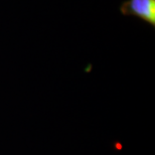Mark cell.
I'll return each instance as SVG.
<instances>
[{
	"mask_svg": "<svg viewBox=\"0 0 155 155\" xmlns=\"http://www.w3.org/2000/svg\"><path fill=\"white\" fill-rule=\"evenodd\" d=\"M126 16H135L150 25H155V0H126L120 6Z\"/></svg>",
	"mask_w": 155,
	"mask_h": 155,
	"instance_id": "6da1fadb",
	"label": "cell"
}]
</instances>
